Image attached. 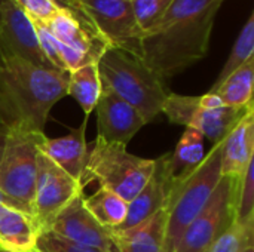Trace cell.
<instances>
[{"label": "cell", "instance_id": "1", "mask_svg": "<svg viewBox=\"0 0 254 252\" xmlns=\"http://www.w3.org/2000/svg\"><path fill=\"white\" fill-rule=\"evenodd\" d=\"M225 0H174L141 37L143 62L164 82L201 61Z\"/></svg>", "mask_w": 254, "mask_h": 252}, {"label": "cell", "instance_id": "2", "mask_svg": "<svg viewBox=\"0 0 254 252\" xmlns=\"http://www.w3.org/2000/svg\"><path fill=\"white\" fill-rule=\"evenodd\" d=\"M68 73L19 58L0 67V125L6 131L43 132L52 107L67 95Z\"/></svg>", "mask_w": 254, "mask_h": 252}, {"label": "cell", "instance_id": "3", "mask_svg": "<svg viewBox=\"0 0 254 252\" xmlns=\"http://www.w3.org/2000/svg\"><path fill=\"white\" fill-rule=\"evenodd\" d=\"M40 48L55 70L71 73L86 64L98 62L110 48L83 13L60 7L46 19L30 16Z\"/></svg>", "mask_w": 254, "mask_h": 252}, {"label": "cell", "instance_id": "4", "mask_svg": "<svg viewBox=\"0 0 254 252\" xmlns=\"http://www.w3.org/2000/svg\"><path fill=\"white\" fill-rule=\"evenodd\" d=\"M97 64L103 83L134 107L146 123L162 113L168 97L165 82L140 56L119 48H109Z\"/></svg>", "mask_w": 254, "mask_h": 252}, {"label": "cell", "instance_id": "5", "mask_svg": "<svg viewBox=\"0 0 254 252\" xmlns=\"http://www.w3.org/2000/svg\"><path fill=\"white\" fill-rule=\"evenodd\" d=\"M153 171L155 159L135 156L127 150V146L106 143L97 137L88 150L85 186L97 181L100 187L129 202L146 186Z\"/></svg>", "mask_w": 254, "mask_h": 252}, {"label": "cell", "instance_id": "6", "mask_svg": "<svg viewBox=\"0 0 254 252\" xmlns=\"http://www.w3.org/2000/svg\"><path fill=\"white\" fill-rule=\"evenodd\" d=\"M220 150L222 143L214 144L205 154L199 168L168 198L165 252H174L180 236L190 221L201 212L220 183Z\"/></svg>", "mask_w": 254, "mask_h": 252}, {"label": "cell", "instance_id": "7", "mask_svg": "<svg viewBox=\"0 0 254 252\" xmlns=\"http://www.w3.org/2000/svg\"><path fill=\"white\" fill-rule=\"evenodd\" d=\"M42 135L45 132L7 131L0 166V190L30 217L37 177V144Z\"/></svg>", "mask_w": 254, "mask_h": 252}, {"label": "cell", "instance_id": "8", "mask_svg": "<svg viewBox=\"0 0 254 252\" xmlns=\"http://www.w3.org/2000/svg\"><path fill=\"white\" fill-rule=\"evenodd\" d=\"M241 178L222 177L201 212L180 236L174 252H208L213 242L234 223Z\"/></svg>", "mask_w": 254, "mask_h": 252}, {"label": "cell", "instance_id": "9", "mask_svg": "<svg viewBox=\"0 0 254 252\" xmlns=\"http://www.w3.org/2000/svg\"><path fill=\"white\" fill-rule=\"evenodd\" d=\"M247 107L204 108L199 105L198 97L168 92V97L162 107V113L167 116L170 123L196 129L204 138L210 140L214 146L225 140V137L241 119Z\"/></svg>", "mask_w": 254, "mask_h": 252}, {"label": "cell", "instance_id": "10", "mask_svg": "<svg viewBox=\"0 0 254 252\" xmlns=\"http://www.w3.org/2000/svg\"><path fill=\"white\" fill-rule=\"evenodd\" d=\"M110 48L141 56L143 31L129 0H74Z\"/></svg>", "mask_w": 254, "mask_h": 252}, {"label": "cell", "instance_id": "11", "mask_svg": "<svg viewBox=\"0 0 254 252\" xmlns=\"http://www.w3.org/2000/svg\"><path fill=\"white\" fill-rule=\"evenodd\" d=\"M83 190L85 187L82 184L39 151L33 218L40 232H46L52 220L70 203L73 198L83 193Z\"/></svg>", "mask_w": 254, "mask_h": 252}, {"label": "cell", "instance_id": "12", "mask_svg": "<svg viewBox=\"0 0 254 252\" xmlns=\"http://www.w3.org/2000/svg\"><path fill=\"white\" fill-rule=\"evenodd\" d=\"M0 53L3 59L19 58L42 68H54L40 48L30 16L15 0H6L1 6Z\"/></svg>", "mask_w": 254, "mask_h": 252}, {"label": "cell", "instance_id": "13", "mask_svg": "<svg viewBox=\"0 0 254 252\" xmlns=\"http://www.w3.org/2000/svg\"><path fill=\"white\" fill-rule=\"evenodd\" d=\"M46 232H52L65 241L79 245L118 252L113 232L103 227L88 211L85 205V193H79L73 198L70 203L52 220Z\"/></svg>", "mask_w": 254, "mask_h": 252}, {"label": "cell", "instance_id": "14", "mask_svg": "<svg viewBox=\"0 0 254 252\" xmlns=\"http://www.w3.org/2000/svg\"><path fill=\"white\" fill-rule=\"evenodd\" d=\"M95 111L98 131L97 137L106 143L127 146L137 135V132L147 125L134 107L118 97L104 83Z\"/></svg>", "mask_w": 254, "mask_h": 252}, {"label": "cell", "instance_id": "15", "mask_svg": "<svg viewBox=\"0 0 254 252\" xmlns=\"http://www.w3.org/2000/svg\"><path fill=\"white\" fill-rule=\"evenodd\" d=\"M89 116H85L82 123L71 129L68 135L58 138H48L42 135L37 149L46 156L51 162H54L58 168H61L65 174H68L73 180L85 187V168L88 160V144H86V125Z\"/></svg>", "mask_w": 254, "mask_h": 252}, {"label": "cell", "instance_id": "16", "mask_svg": "<svg viewBox=\"0 0 254 252\" xmlns=\"http://www.w3.org/2000/svg\"><path fill=\"white\" fill-rule=\"evenodd\" d=\"M254 156V107L250 104L237 125L222 141V177L241 178Z\"/></svg>", "mask_w": 254, "mask_h": 252}, {"label": "cell", "instance_id": "17", "mask_svg": "<svg viewBox=\"0 0 254 252\" xmlns=\"http://www.w3.org/2000/svg\"><path fill=\"white\" fill-rule=\"evenodd\" d=\"M170 196V187L165 177V154L155 159V171L146 186L138 192V195L128 202L127 218L119 229L115 232L131 229L141 221L147 220L162 208H167Z\"/></svg>", "mask_w": 254, "mask_h": 252}, {"label": "cell", "instance_id": "18", "mask_svg": "<svg viewBox=\"0 0 254 252\" xmlns=\"http://www.w3.org/2000/svg\"><path fill=\"white\" fill-rule=\"evenodd\" d=\"M204 140L205 138L196 129L185 128L174 151L165 154V177L170 187V196L202 163L205 157Z\"/></svg>", "mask_w": 254, "mask_h": 252}, {"label": "cell", "instance_id": "19", "mask_svg": "<svg viewBox=\"0 0 254 252\" xmlns=\"http://www.w3.org/2000/svg\"><path fill=\"white\" fill-rule=\"evenodd\" d=\"M167 208H162L140 224L113 232L118 252H165Z\"/></svg>", "mask_w": 254, "mask_h": 252}, {"label": "cell", "instance_id": "20", "mask_svg": "<svg viewBox=\"0 0 254 252\" xmlns=\"http://www.w3.org/2000/svg\"><path fill=\"white\" fill-rule=\"evenodd\" d=\"M40 229L28 214L0 203V247L10 252H28L36 247Z\"/></svg>", "mask_w": 254, "mask_h": 252}, {"label": "cell", "instance_id": "21", "mask_svg": "<svg viewBox=\"0 0 254 252\" xmlns=\"http://www.w3.org/2000/svg\"><path fill=\"white\" fill-rule=\"evenodd\" d=\"M103 91V82L98 71V64H86L68 73L67 95H70L83 110L85 116H89L98 102Z\"/></svg>", "mask_w": 254, "mask_h": 252}, {"label": "cell", "instance_id": "22", "mask_svg": "<svg viewBox=\"0 0 254 252\" xmlns=\"http://www.w3.org/2000/svg\"><path fill=\"white\" fill-rule=\"evenodd\" d=\"M254 58L249 59L232 74H229L214 91L226 107L244 108L253 102Z\"/></svg>", "mask_w": 254, "mask_h": 252}, {"label": "cell", "instance_id": "23", "mask_svg": "<svg viewBox=\"0 0 254 252\" xmlns=\"http://www.w3.org/2000/svg\"><path fill=\"white\" fill-rule=\"evenodd\" d=\"M85 205L91 215L106 229L115 232L122 226L128 212V202L119 195L98 187L91 196H85Z\"/></svg>", "mask_w": 254, "mask_h": 252}, {"label": "cell", "instance_id": "24", "mask_svg": "<svg viewBox=\"0 0 254 252\" xmlns=\"http://www.w3.org/2000/svg\"><path fill=\"white\" fill-rule=\"evenodd\" d=\"M254 53V13H250L247 22L244 24V27L241 28L232 49L231 53L223 65V68L220 70L214 85L211 86L210 91H214L229 74H232L237 68H240L243 64H246L249 59L253 58Z\"/></svg>", "mask_w": 254, "mask_h": 252}, {"label": "cell", "instance_id": "25", "mask_svg": "<svg viewBox=\"0 0 254 252\" xmlns=\"http://www.w3.org/2000/svg\"><path fill=\"white\" fill-rule=\"evenodd\" d=\"M254 221H234L210 247L208 252H246L254 248Z\"/></svg>", "mask_w": 254, "mask_h": 252}, {"label": "cell", "instance_id": "26", "mask_svg": "<svg viewBox=\"0 0 254 252\" xmlns=\"http://www.w3.org/2000/svg\"><path fill=\"white\" fill-rule=\"evenodd\" d=\"M254 162H252L244 175L240 180L237 202H235V220L238 223L254 221V178H253Z\"/></svg>", "mask_w": 254, "mask_h": 252}, {"label": "cell", "instance_id": "27", "mask_svg": "<svg viewBox=\"0 0 254 252\" xmlns=\"http://www.w3.org/2000/svg\"><path fill=\"white\" fill-rule=\"evenodd\" d=\"M174 0H132V10L141 31L152 28L168 10Z\"/></svg>", "mask_w": 254, "mask_h": 252}, {"label": "cell", "instance_id": "28", "mask_svg": "<svg viewBox=\"0 0 254 252\" xmlns=\"http://www.w3.org/2000/svg\"><path fill=\"white\" fill-rule=\"evenodd\" d=\"M36 247L42 252H109L65 241L52 232H40Z\"/></svg>", "mask_w": 254, "mask_h": 252}, {"label": "cell", "instance_id": "29", "mask_svg": "<svg viewBox=\"0 0 254 252\" xmlns=\"http://www.w3.org/2000/svg\"><path fill=\"white\" fill-rule=\"evenodd\" d=\"M25 12L28 16L46 19L52 13H55L60 6H57L52 0H15Z\"/></svg>", "mask_w": 254, "mask_h": 252}, {"label": "cell", "instance_id": "30", "mask_svg": "<svg viewBox=\"0 0 254 252\" xmlns=\"http://www.w3.org/2000/svg\"><path fill=\"white\" fill-rule=\"evenodd\" d=\"M198 100H199V105L204 107V108H220V107H226L223 104V101L219 98V95L214 94V92H210V91L207 94L198 97Z\"/></svg>", "mask_w": 254, "mask_h": 252}, {"label": "cell", "instance_id": "31", "mask_svg": "<svg viewBox=\"0 0 254 252\" xmlns=\"http://www.w3.org/2000/svg\"><path fill=\"white\" fill-rule=\"evenodd\" d=\"M57 6L63 7V9H68L71 12H76V13H83V10L77 6V3L74 0H52ZM85 15V13H83Z\"/></svg>", "mask_w": 254, "mask_h": 252}, {"label": "cell", "instance_id": "32", "mask_svg": "<svg viewBox=\"0 0 254 252\" xmlns=\"http://www.w3.org/2000/svg\"><path fill=\"white\" fill-rule=\"evenodd\" d=\"M0 203L1 205H6V206H10V208H15V209H19V211H22L21 208H19V205L15 202V201H12L10 198H7L1 190H0ZM24 212V211H22Z\"/></svg>", "mask_w": 254, "mask_h": 252}, {"label": "cell", "instance_id": "33", "mask_svg": "<svg viewBox=\"0 0 254 252\" xmlns=\"http://www.w3.org/2000/svg\"><path fill=\"white\" fill-rule=\"evenodd\" d=\"M6 135H7V131L0 125V166H1V157H3V150H4Z\"/></svg>", "mask_w": 254, "mask_h": 252}, {"label": "cell", "instance_id": "34", "mask_svg": "<svg viewBox=\"0 0 254 252\" xmlns=\"http://www.w3.org/2000/svg\"><path fill=\"white\" fill-rule=\"evenodd\" d=\"M28 252H42V251H40V250H39L37 247H34L33 250H30V251H28Z\"/></svg>", "mask_w": 254, "mask_h": 252}, {"label": "cell", "instance_id": "35", "mask_svg": "<svg viewBox=\"0 0 254 252\" xmlns=\"http://www.w3.org/2000/svg\"><path fill=\"white\" fill-rule=\"evenodd\" d=\"M4 1H6V0H0V13H1V6H3Z\"/></svg>", "mask_w": 254, "mask_h": 252}, {"label": "cell", "instance_id": "36", "mask_svg": "<svg viewBox=\"0 0 254 252\" xmlns=\"http://www.w3.org/2000/svg\"><path fill=\"white\" fill-rule=\"evenodd\" d=\"M3 65V58H1V53H0V67Z\"/></svg>", "mask_w": 254, "mask_h": 252}, {"label": "cell", "instance_id": "37", "mask_svg": "<svg viewBox=\"0 0 254 252\" xmlns=\"http://www.w3.org/2000/svg\"><path fill=\"white\" fill-rule=\"evenodd\" d=\"M0 252H10V251H7V250H4V248H1V247H0Z\"/></svg>", "mask_w": 254, "mask_h": 252}, {"label": "cell", "instance_id": "38", "mask_svg": "<svg viewBox=\"0 0 254 252\" xmlns=\"http://www.w3.org/2000/svg\"><path fill=\"white\" fill-rule=\"evenodd\" d=\"M246 252H254V248H249Z\"/></svg>", "mask_w": 254, "mask_h": 252}, {"label": "cell", "instance_id": "39", "mask_svg": "<svg viewBox=\"0 0 254 252\" xmlns=\"http://www.w3.org/2000/svg\"><path fill=\"white\" fill-rule=\"evenodd\" d=\"M129 1H132V0H129Z\"/></svg>", "mask_w": 254, "mask_h": 252}]
</instances>
